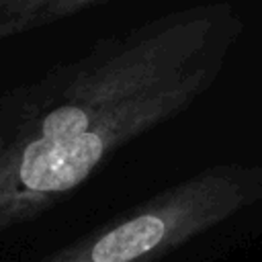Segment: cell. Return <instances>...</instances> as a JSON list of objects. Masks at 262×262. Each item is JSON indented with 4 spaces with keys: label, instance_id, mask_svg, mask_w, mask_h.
<instances>
[{
    "label": "cell",
    "instance_id": "cell-3",
    "mask_svg": "<svg viewBox=\"0 0 262 262\" xmlns=\"http://www.w3.org/2000/svg\"><path fill=\"white\" fill-rule=\"evenodd\" d=\"M100 2H72V0H2L0 2V37L29 31L63 18L74 12L98 8Z\"/></svg>",
    "mask_w": 262,
    "mask_h": 262
},
{
    "label": "cell",
    "instance_id": "cell-2",
    "mask_svg": "<svg viewBox=\"0 0 262 262\" xmlns=\"http://www.w3.org/2000/svg\"><path fill=\"white\" fill-rule=\"evenodd\" d=\"M262 203V166L215 164L33 262H203Z\"/></svg>",
    "mask_w": 262,
    "mask_h": 262
},
{
    "label": "cell",
    "instance_id": "cell-1",
    "mask_svg": "<svg viewBox=\"0 0 262 262\" xmlns=\"http://www.w3.org/2000/svg\"><path fill=\"white\" fill-rule=\"evenodd\" d=\"M244 29L196 4L100 39L0 106V244L80 188L119 147L174 119L217 80Z\"/></svg>",
    "mask_w": 262,
    "mask_h": 262
}]
</instances>
